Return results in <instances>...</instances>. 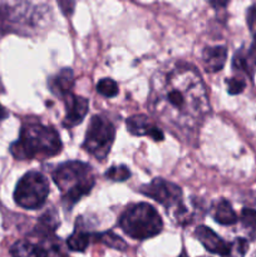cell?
<instances>
[{"label":"cell","instance_id":"6da1fadb","mask_svg":"<svg viewBox=\"0 0 256 257\" xmlns=\"http://www.w3.org/2000/svg\"><path fill=\"white\" fill-rule=\"evenodd\" d=\"M150 108L163 123L182 132L196 131L210 113L205 84L193 68L173 64L156 72Z\"/></svg>","mask_w":256,"mask_h":257},{"label":"cell","instance_id":"7a4b0ae2","mask_svg":"<svg viewBox=\"0 0 256 257\" xmlns=\"http://www.w3.org/2000/svg\"><path fill=\"white\" fill-rule=\"evenodd\" d=\"M62 141L54 128L38 120H28L20 130L17 142L10 146V153L19 161L49 158L62 151Z\"/></svg>","mask_w":256,"mask_h":257},{"label":"cell","instance_id":"3957f363","mask_svg":"<svg viewBox=\"0 0 256 257\" xmlns=\"http://www.w3.org/2000/svg\"><path fill=\"white\" fill-rule=\"evenodd\" d=\"M52 177L62 192L63 201L68 206H73L87 196L94 186L92 168L80 161L62 163L55 168Z\"/></svg>","mask_w":256,"mask_h":257},{"label":"cell","instance_id":"277c9868","mask_svg":"<svg viewBox=\"0 0 256 257\" xmlns=\"http://www.w3.org/2000/svg\"><path fill=\"white\" fill-rule=\"evenodd\" d=\"M119 226L125 235L135 240H147L162 231L161 216L150 203H136L125 208L119 218Z\"/></svg>","mask_w":256,"mask_h":257},{"label":"cell","instance_id":"5b68a950","mask_svg":"<svg viewBox=\"0 0 256 257\" xmlns=\"http://www.w3.org/2000/svg\"><path fill=\"white\" fill-rule=\"evenodd\" d=\"M49 196V182L43 173L30 171L18 182L14 191V200L25 210H38Z\"/></svg>","mask_w":256,"mask_h":257},{"label":"cell","instance_id":"8992f818","mask_svg":"<svg viewBox=\"0 0 256 257\" xmlns=\"http://www.w3.org/2000/svg\"><path fill=\"white\" fill-rule=\"evenodd\" d=\"M114 138V125L102 115H93L85 133L83 148L93 157L103 161L109 153Z\"/></svg>","mask_w":256,"mask_h":257},{"label":"cell","instance_id":"52a82bcc","mask_svg":"<svg viewBox=\"0 0 256 257\" xmlns=\"http://www.w3.org/2000/svg\"><path fill=\"white\" fill-rule=\"evenodd\" d=\"M141 192L157 201L166 210L175 208L176 218L180 223L183 221L188 222V212L182 205V191L177 185L163 178H155L151 183L143 186Z\"/></svg>","mask_w":256,"mask_h":257},{"label":"cell","instance_id":"ba28073f","mask_svg":"<svg viewBox=\"0 0 256 257\" xmlns=\"http://www.w3.org/2000/svg\"><path fill=\"white\" fill-rule=\"evenodd\" d=\"M65 117L63 119V125L65 128H73L79 124L88 113L89 103L84 97L69 93L64 97Z\"/></svg>","mask_w":256,"mask_h":257},{"label":"cell","instance_id":"9c48e42d","mask_svg":"<svg viewBox=\"0 0 256 257\" xmlns=\"http://www.w3.org/2000/svg\"><path fill=\"white\" fill-rule=\"evenodd\" d=\"M127 128L131 135L138 136V137L150 136L156 142L163 141V138H165L162 131L157 125H155V123L145 114H135L128 118Z\"/></svg>","mask_w":256,"mask_h":257},{"label":"cell","instance_id":"30bf717a","mask_svg":"<svg viewBox=\"0 0 256 257\" xmlns=\"http://www.w3.org/2000/svg\"><path fill=\"white\" fill-rule=\"evenodd\" d=\"M195 236L198 238L203 247L212 253H218L222 256L225 253L227 243L222 240L218 235H216L207 226H198L195 231Z\"/></svg>","mask_w":256,"mask_h":257},{"label":"cell","instance_id":"8fae6325","mask_svg":"<svg viewBox=\"0 0 256 257\" xmlns=\"http://www.w3.org/2000/svg\"><path fill=\"white\" fill-rule=\"evenodd\" d=\"M227 59V49L223 45L206 48L202 53V64L206 72H220Z\"/></svg>","mask_w":256,"mask_h":257},{"label":"cell","instance_id":"7c38bea8","mask_svg":"<svg viewBox=\"0 0 256 257\" xmlns=\"http://www.w3.org/2000/svg\"><path fill=\"white\" fill-rule=\"evenodd\" d=\"M211 216L213 220L220 225H235L237 222V215L233 211L232 206L228 201L220 200L216 201L211 207Z\"/></svg>","mask_w":256,"mask_h":257},{"label":"cell","instance_id":"4fadbf2b","mask_svg":"<svg viewBox=\"0 0 256 257\" xmlns=\"http://www.w3.org/2000/svg\"><path fill=\"white\" fill-rule=\"evenodd\" d=\"M12 257H49L47 250L39 242L20 240L10 247Z\"/></svg>","mask_w":256,"mask_h":257},{"label":"cell","instance_id":"5bb4252c","mask_svg":"<svg viewBox=\"0 0 256 257\" xmlns=\"http://www.w3.org/2000/svg\"><path fill=\"white\" fill-rule=\"evenodd\" d=\"M74 84V75L70 69H62L52 80H50V89L54 94L65 97L69 94L70 89Z\"/></svg>","mask_w":256,"mask_h":257},{"label":"cell","instance_id":"9a60e30c","mask_svg":"<svg viewBox=\"0 0 256 257\" xmlns=\"http://www.w3.org/2000/svg\"><path fill=\"white\" fill-rule=\"evenodd\" d=\"M58 226H59V221H58L57 215L54 212H52V211H49V212L44 213L39 218V221H38L37 226L34 228V233L40 240L52 237V236H54V231Z\"/></svg>","mask_w":256,"mask_h":257},{"label":"cell","instance_id":"2e32d148","mask_svg":"<svg viewBox=\"0 0 256 257\" xmlns=\"http://www.w3.org/2000/svg\"><path fill=\"white\" fill-rule=\"evenodd\" d=\"M256 67V57L252 54L251 50L245 52L243 49L238 50L235 54L232 60V68L235 70L246 73L247 75H252Z\"/></svg>","mask_w":256,"mask_h":257},{"label":"cell","instance_id":"e0dca14e","mask_svg":"<svg viewBox=\"0 0 256 257\" xmlns=\"http://www.w3.org/2000/svg\"><path fill=\"white\" fill-rule=\"evenodd\" d=\"M90 242L89 233L85 232L82 228H75L74 232L68 237L67 246L69 250L75 251V252H83L87 250L88 245Z\"/></svg>","mask_w":256,"mask_h":257},{"label":"cell","instance_id":"ac0fdd59","mask_svg":"<svg viewBox=\"0 0 256 257\" xmlns=\"http://www.w3.org/2000/svg\"><path fill=\"white\" fill-rule=\"evenodd\" d=\"M248 250V242L246 238L237 237L232 242L227 243L225 253L221 257H245Z\"/></svg>","mask_w":256,"mask_h":257},{"label":"cell","instance_id":"d6986e66","mask_svg":"<svg viewBox=\"0 0 256 257\" xmlns=\"http://www.w3.org/2000/svg\"><path fill=\"white\" fill-rule=\"evenodd\" d=\"M241 223L248 235L256 238V211L252 208H243L241 211Z\"/></svg>","mask_w":256,"mask_h":257},{"label":"cell","instance_id":"ffe728a7","mask_svg":"<svg viewBox=\"0 0 256 257\" xmlns=\"http://www.w3.org/2000/svg\"><path fill=\"white\" fill-rule=\"evenodd\" d=\"M97 92L105 98H113L118 94V84L110 78H103L98 82Z\"/></svg>","mask_w":256,"mask_h":257},{"label":"cell","instance_id":"44dd1931","mask_svg":"<svg viewBox=\"0 0 256 257\" xmlns=\"http://www.w3.org/2000/svg\"><path fill=\"white\" fill-rule=\"evenodd\" d=\"M105 177L109 178V180L114 181V182H124L128 178L131 177V172L125 166L119 165V166H113L109 170L105 172Z\"/></svg>","mask_w":256,"mask_h":257},{"label":"cell","instance_id":"7402d4cb","mask_svg":"<svg viewBox=\"0 0 256 257\" xmlns=\"http://www.w3.org/2000/svg\"><path fill=\"white\" fill-rule=\"evenodd\" d=\"M97 238H99L100 242L105 243V245L109 246V247L117 248V250H120V251H124L125 248H127V245L123 242L122 238H119L118 236L113 235L112 232L102 233V235L97 236Z\"/></svg>","mask_w":256,"mask_h":257},{"label":"cell","instance_id":"603a6c76","mask_svg":"<svg viewBox=\"0 0 256 257\" xmlns=\"http://www.w3.org/2000/svg\"><path fill=\"white\" fill-rule=\"evenodd\" d=\"M227 90L230 94H238L242 92L246 87V82L241 77H232L226 80Z\"/></svg>","mask_w":256,"mask_h":257},{"label":"cell","instance_id":"cb8c5ba5","mask_svg":"<svg viewBox=\"0 0 256 257\" xmlns=\"http://www.w3.org/2000/svg\"><path fill=\"white\" fill-rule=\"evenodd\" d=\"M247 25L251 32L255 33L256 35V4L248 9L247 12Z\"/></svg>","mask_w":256,"mask_h":257},{"label":"cell","instance_id":"d4e9b609","mask_svg":"<svg viewBox=\"0 0 256 257\" xmlns=\"http://www.w3.org/2000/svg\"><path fill=\"white\" fill-rule=\"evenodd\" d=\"M7 117H8L7 109H5V108L0 104V122H2V120H4Z\"/></svg>","mask_w":256,"mask_h":257},{"label":"cell","instance_id":"484cf974","mask_svg":"<svg viewBox=\"0 0 256 257\" xmlns=\"http://www.w3.org/2000/svg\"><path fill=\"white\" fill-rule=\"evenodd\" d=\"M250 50L252 52V54L256 57V35H255V38H253V42H252V45H251Z\"/></svg>","mask_w":256,"mask_h":257},{"label":"cell","instance_id":"4316f807","mask_svg":"<svg viewBox=\"0 0 256 257\" xmlns=\"http://www.w3.org/2000/svg\"><path fill=\"white\" fill-rule=\"evenodd\" d=\"M180 257H187V256H186V253H182V255H181Z\"/></svg>","mask_w":256,"mask_h":257}]
</instances>
